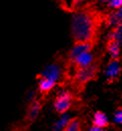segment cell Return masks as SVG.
<instances>
[{"mask_svg": "<svg viewBox=\"0 0 122 131\" xmlns=\"http://www.w3.org/2000/svg\"><path fill=\"white\" fill-rule=\"evenodd\" d=\"M107 23L109 26L114 27L118 24L122 23V6L120 8L114 9V11L112 13L109 14V16L107 17Z\"/></svg>", "mask_w": 122, "mask_h": 131, "instance_id": "8fae6325", "label": "cell"}, {"mask_svg": "<svg viewBox=\"0 0 122 131\" xmlns=\"http://www.w3.org/2000/svg\"><path fill=\"white\" fill-rule=\"evenodd\" d=\"M92 124L94 126H97V127H100V128H106L110 125V122H109L107 116L102 111H97L93 116Z\"/></svg>", "mask_w": 122, "mask_h": 131, "instance_id": "30bf717a", "label": "cell"}, {"mask_svg": "<svg viewBox=\"0 0 122 131\" xmlns=\"http://www.w3.org/2000/svg\"><path fill=\"white\" fill-rule=\"evenodd\" d=\"M94 61H95V56L93 54L92 50H88L81 53L73 63V65L75 67V72L90 66Z\"/></svg>", "mask_w": 122, "mask_h": 131, "instance_id": "52a82bcc", "label": "cell"}, {"mask_svg": "<svg viewBox=\"0 0 122 131\" xmlns=\"http://www.w3.org/2000/svg\"><path fill=\"white\" fill-rule=\"evenodd\" d=\"M120 71H121V67L118 59H111V61L107 65L105 74L109 81H113L116 77H118Z\"/></svg>", "mask_w": 122, "mask_h": 131, "instance_id": "ba28073f", "label": "cell"}, {"mask_svg": "<svg viewBox=\"0 0 122 131\" xmlns=\"http://www.w3.org/2000/svg\"><path fill=\"white\" fill-rule=\"evenodd\" d=\"M30 126H31V124H28V123L24 122L23 120H20L16 123H14L8 129V131H28Z\"/></svg>", "mask_w": 122, "mask_h": 131, "instance_id": "9a60e30c", "label": "cell"}, {"mask_svg": "<svg viewBox=\"0 0 122 131\" xmlns=\"http://www.w3.org/2000/svg\"><path fill=\"white\" fill-rule=\"evenodd\" d=\"M61 131H82L81 120L79 117H74L68 120L66 125L62 128Z\"/></svg>", "mask_w": 122, "mask_h": 131, "instance_id": "4fadbf2b", "label": "cell"}, {"mask_svg": "<svg viewBox=\"0 0 122 131\" xmlns=\"http://www.w3.org/2000/svg\"><path fill=\"white\" fill-rule=\"evenodd\" d=\"M71 28L75 42L95 43L98 30L97 17L88 9L78 10L72 17Z\"/></svg>", "mask_w": 122, "mask_h": 131, "instance_id": "6da1fadb", "label": "cell"}, {"mask_svg": "<svg viewBox=\"0 0 122 131\" xmlns=\"http://www.w3.org/2000/svg\"><path fill=\"white\" fill-rule=\"evenodd\" d=\"M43 104H45V98L43 97L31 101L28 104L27 108H26V112H25L24 118L22 120L24 122L28 123V124H32L37 119L39 113L41 112V110L43 108Z\"/></svg>", "mask_w": 122, "mask_h": 131, "instance_id": "277c9868", "label": "cell"}, {"mask_svg": "<svg viewBox=\"0 0 122 131\" xmlns=\"http://www.w3.org/2000/svg\"><path fill=\"white\" fill-rule=\"evenodd\" d=\"M89 131H104V130H103V128H100V127H97V126H94L93 125Z\"/></svg>", "mask_w": 122, "mask_h": 131, "instance_id": "ac0fdd59", "label": "cell"}, {"mask_svg": "<svg viewBox=\"0 0 122 131\" xmlns=\"http://www.w3.org/2000/svg\"><path fill=\"white\" fill-rule=\"evenodd\" d=\"M108 4L111 8L117 9V8H120L122 6V0H109Z\"/></svg>", "mask_w": 122, "mask_h": 131, "instance_id": "2e32d148", "label": "cell"}, {"mask_svg": "<svg viewBox=\"0 0 122 131\" xmlns=\"http://www.w3.org/2000/svg\"><path fill=\"white\" fill-rule=\"evenodd\" d=\"M94 45L93 42H75L74 47L71 49V50L69 51V56H68V59H69V62L73 65L74 61L83 52L88 51V50H92L94 48Z\"/></svg>", "mask_w": 122, "mask_h": 131, "instance_id": "5b68a950", "label": "cell"}, {"mask_svg": "<svg viewBox=\"0 0 122 131\" xmlns=\"http://www.w3.org/2000/svg\"><path fill=\"white\" fill-rule=\"evenodd\" d=\"M74 101V95L70 91L61 92L53 101V108L59 114H65L71 108Z\"/></svg>", "mask_w": 122, "mask_h": 131, "instance_id": "3957f363", "label": "cell"}, {"mask_svg": "<svg viewBox=\"0 0 122 131\" xmlns=\"http://www.w3.org/2000/svg\"><path fill=\"white\" fill-rule=\"evenodd\" d=\"M57 82L52 81L51 79L43 78V77H38V91L41 94V97H46L52 89L54 88Z\"/></svg>", "mask_w": 122, "mask_h": 131, "instance_id": "9c48e42d", "label": "cell"}, {"mask_svg": "<svg viewBox=\"0 0 122 131\" xmlns=\"http://www.w3.org/2000/svg\"><path fill=\"white\" fill-rule=\"evenodd\" d=\"M99 69H100V61L95 59V61L90 66L75 72L74 84L78 92L81 93L85 89L88 83L93 81L96 78V76L98 75Z\"/></svg>", "mask_w": 122, "mask_h": 131, "instance_id": "7a4b0ae2", "label": "cell"}, {"mask_svg": "<svg viewBox=\"0 0 122 131\" xmlns=\"http://www.w3.org/2000/svg\"><path fill=\"white\" fill-rule=\"evenodd\" d=\"M99 1H100V2H108L109 0H99Z\"/></svg>", "mask_w": 122, "mask_h": 131, "instance_id": "d6986e66", "label": "cell"}, {"mask_svg": "<svg viewBox=\"0 0 122 131\" xmlns=\"http://www.w3.org/2000/svg\"><path fill=\"white\" fill-rule=\"evenodd\" d=\"M107 51L111 56V59H119V56H120V43L115 41V40H113V39H108Z\"/></svg>", "mask_w": 122, "mask_h": 131, "instance_id": "7c38bea8", "label": "cell"}, {"mask_svg": "<svg viewBox=\"0 0 122 131\" xmlns=\"http://www.w3.org/2000/svg\"><path fill=\"white\" fill-rule=\"evenodd\" d=\"M62 75H63V70H62L61 66L57 63H52V64L47 66L45 68V70L41 72L39 77L48 78V79H51L54 82H58L61 79Z\"/></svg>", "mask_w": 122, "mask_h": 131, "instance_id": "8992f818", "label": "cell"}, {"mask_svg": "<svg viewBox=\"0 0 122 131\" xmlns=\"http://www.w3.org/2000/svg\"><path fill=\"white\" fill-rule=\"evenodd\" d=\"M108 39H113L120 45L122 43V23L112 27L111 32L108 35Z\"/></svg>", "mask_w": 122, "mask_h": 131, "instance_id": "5bb4252c", "label": "cell"}, {"mask_svg": "<svg viewBox=\"0 0 122 131\" xmlns=\"http://www.w3.org/2000/svg\"><path fill=\"white\" fill-rule=\"evenodd\" d=\"M114 119L117 123L122 124V108H119L116 110V112L114 114Z\"/></svg>", "mask_w": 122, "mask_h": 131, "instance_id": "e0dca14e", "label": "cell"}]
</instances>
